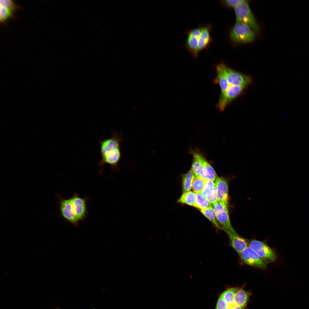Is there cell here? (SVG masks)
I'll return each instance as SVG.
<instances>
[{
	"mask_svg": "<svg viewBox=\"0 0 309 309\" xmlns=\"http://www.w3.org/2000/svg\"><path fill=\"white\" fill-rule=\"evenodd\" d=\"M123 140L122 133L114 131L110 137L98 140L101 157L97 164L100 169L99 173L102 172L104 166L106 164L110 166L113 171H119L118 165L122 156L120 147Z\"/></svg>",
	"mask_w": 309,
	"mask_h": 309,
	"instance_id": "obj_1",
	"label": "cell"
},
{
	"mask_svg": "<svg viewBox=\"0 0 309 309\" xmlns=\"http://www.w3.org/2000/svg\"><path fill=\"white\" fill-rule=\"evenodd\" d=\"M248 0L241 3L234 8L236 22L244 23L255 33H258L260 27L248 4Z\"/></svg>",
	"mask_w": 309,
	"mask_h": 309,
	"instance_id": "obj_2",
	"label": "cell"
},
{
	"mask_svg": "<svg viewBox=\"0 0 309 309\" xmlns=\"http://www.w3.org/2000/svg\"><path fill=\"white\" fill-rule=\"evenodd\" d=\"M229 37L232 41L235 43H249L255 39V33L247 25L236 22L230 31Z\"/></svg>",
	"mask_w": 309,
	"mask_h": 309,
	"instance_id": "obj_3",
	"label": "cell"
},
{
	"mask_svg": "<svg viewBox=\"0 0 309 309\" xmlns=\"http://www.w3.org/2000/svg\"><path fill=\"white\" fill-rule=\"evenodd\" d=\"M229 85L248 86L252 82L251 77L239 72L225 63H220Z\"/></svg>",
	"mask_w": 309,
	"mask_h": 309,
	"instance_id": "obj_4",
	"label": "cell"
},
{
	"mask_svg": "<svg viewBox=\"0 0 309 309\" xmlns=\"http://www.w3.org/2000/svg\"><path fill=\"white\" fill-rule=\"evenodd\" d=\"M247 87L229 85L224 94H220L216 108L220 111H224L232 101L245 93Z\"/></svg>",
	"mask_w": 309,
	"mask_h": 309,
	"instance_id": "obj_5",
	"label": "cell"
},
{
	"mask_svg": "<svg viewBox=\"0 0 309 309\" xmlns=\"http://www.w3.org/2000/svg\"><path fill=\"white\" fill-rule=\"evenodd\" d=\"M248 246L255 251L267 263L273 262L277 259L275 251L265 243L254 239L247 240Z\"/></svg>",
	"mask_w": 309,
	"mask_h": 309,
	"instance_id": "obj_6",
	"label": "cell"
},
{
	"mask_svg": "<svg viewBox=\"0 0 309 309\" xmlns=\"http://www.w3.org/2000/svg\"><path fill=\"white\" fill-rule=\"evenodd\" d=\"M56 195L58 203L60 215L71 224L78 226L79 222L73 210L70 198L64 199L59 194Z\"/></svg>",
	"mask_w": 309,
	"mask_h": 309,
	"instance_id": "obj_7",
	"label": "cell"
},
{
	"mask_svg": "<svg viewBox=\"0 0 309 309\" xmlns=\"http://www.w3.org/2000/svg\"><path fill=\"white\" fill-rule=\"evenodd\" d=\"M218 222L221 225V229L227 230L237 233L233 227L230 222L228 210V206L223 204L218 201L212 205Z\"/></svg>",
	"mask_w": 309,
	"mask_h": 309,
	"instance_id": "obj_8",
	"label": "cell"
},
{
	"mask_svg": "<svg viewBox=\"0 0 309 309\" xmlns=\"http://www.w3.org/2000/svg\"><path fill=\"white\" fill-rule=\"evenodd\" d=\"M239 255L241 261L247 265L262 269H265L267 267V263L249 246Z\"/></svg>",
	"mask_w": 309,
	"mask_h": 309,
	"instance_id": "obj_9",
	"label": "cell"
},
{
	"mask_svg": "<svg viewBox=\"0 0 309 309\" xmlns=\"http://www.w3.org/2000/svg\"><path fill=\"white\" fill-rule=\"evenodd\" d=\"M72 201L74 211L77 220L79 222L84 221L87 217V197L82 198L75 193L70 197Z\"/></svg>",
	"mask_w": 309,
	"mask_h": 309,
	"instance_id": "obj_10",
	"label": "cell"
},
{
	"mask_svg": "<svg viewBox=\"0 0 309 309\" xmlns=\"http://www.w3.org/2000/svg\"><path fill=\"white\" fill-rule=\"evenodd\" d=\"M201 26L189 30L187 32V38L185 47L193 57L197 58L199 53L198 49V43L201 33Z\"/></svg>",
	"mask_w": 309,
	"mask_h": 309,
	"instance_id": "obj_11",
	"label": "cell"
},
{
	"mask_svg": "<svg viewBox=\"0 0 309 309\" xmlns=\"http://www.w3.org/2000/svg\"><path fill=\"white\" fill-rule=\"evenodd\" d=\"M214 182L217 191L218 201L228 206L229 199L228 187L226 179L218 177Z\"/></svg>",
	"mask_w": 309,
	"mask_h": 309,
	"instance_id": "obj_12",
	"label": "cell"
},
{
	"mask_svg": "<svg viewBox=\"0 0 309 309\" xmlns=\"http://www.w3.org/2000/svg\"><path fill=\"white\" fill-rule=\"evenodd\" d=\"M201 33L198 43V49L199 53L207 49L213 41L211 35L212 25L211 24H208L201 26Z\"/></svg>",
	"mask_w": 309,
	"mask_h": 309,
	"instance_id": "obj_13",
	"label": "cell"
},
{
	"mask_svg": "<svg viewBox=\"0 0 309 309\" xmlns=\"http://www.w3.org/2000/svg\"><path fill=\"white\" fill-rule=\"evenodd\" d=\"M225 231L228 235L231 245L239 255L248 247L247 240L237 233H234L227 230Z\"/></svg>",
	"mask_w": 309,
	"mask_h": 309,
	"instance_id": "obj_14",
	"label": "cell"
},
{
	"mask_svg": "<svg viewBox=\"0 0 309 309\" xmlns=\"http://www.w3.org/2000/svg\"><path fill=\"white\" fill-rule=\"evenodd\" d=\"M192 153L193 158L191 170L195 176L203 178L204 163L206 159L198 153L193 152Z\"/></svg>",
	"mask_w": 309,
	"mask_h": 309,
	"instance_id": "obj_15",
	"label": "cell"
},
{
	"mask_svg": "<svg viewBox=\"0 0 309 309\" xmlns=\"http://www.w3.org/2000/svg\"><path fill=\"white\" fill-rule=\"evenodd\" d=\"M215 69L217 75L213 82L219 85L221 90L220 94H222L226 91L229 85L220 63L216 65Z\"/></svg>",
	"mask_w": 309,
	"mask_h": 309,
	"instance_id": "obj_16",
	"label": "cell"
},
{
	"mask_svg": "<svg viewBox=\"0 0 309 309\" xmlns=\"http://www.w3.org/2000/svg\"><path fill=\"white\" fill-rule=\"evenodd\" d=\"M250 293L240 288L235 294L234 305L236 306H246L249 301Z\"/></svg>",
	"mask_w": 309,
	"mask_h": 309,
	"instance_id": "obj_17",
	"label": "cell"
},
{
	"mask_svg": "<svg viewBox=\"0 0 309 309\" xmlns=\"http://www.w3.org/2000/svg\"><path fill=\"white\" fill-rule=\"evenodd\" d=\"M239 287H231L226 289L221 295L227 304L230 308L235 306L234 299L235 294L239 289Z\"/></svg>",
	"mask_w": 309,
	"mask_h": 309,
	"instance_id": "obj_18",
	"label": "cell"
},
{
	"mask_svg": "<svg viewBox=\"0 0 309 309\" xmlns=\"http://www.w3.org/2000/svg\"><path fill=\"white\" fill-rule=\"evenodd\" d=\"M196 199V193L192 191L183 193L177 200L178 203L194 206Z\"/></svg>",
	"mask_w": 309,
	"mask_h": 309,
	"instance_id": "obj_19",
	"label": "cell"
},
{
	"mask_svg": "<svg viewBox=\"0 0 309 309\" xmlns=\"http://www.w3.org/2000/svg\"><path fill=\"white\" fill-rule=\"evenodd\" d=\"M201 212L216 227L220 229L221 228L217 222L216 214L212 206L203 209H200Z\"/></svg>",
	"mask_w": 309,
	"mask_h": 309,
	"instance_id": "obj_20",
	"label": "cell"
},
{
	"mask_svg": "<svg viewBox=\"0 0 309 309\" xmlns=\"http://www.w3.org/2000/svg\"><path fill=\"white\" fill-rule=\"evenodd\" d=\"M194 175L191 170H189L182 176V190L183 193L189 191L191 188V185Z\"/></svg>",
	"mask_w": 309,
	"mask_h": 309,
	"instance_id": "obj_21",
	"label": "cell"
},
{
	"mask_svg": "<svg viewBox=\"0 0 309 309\" xmlns=\"http://www.w3.org/2000/svg\"><path fill=\"white\" fill-rule=\"evenodd\" d=\"M205 179L194 175L191 185V189L193 191L196 193H201L205 187Z\"/></svg>",
	"mask_w": 309,
	"mask_h": 309,
	"instance_id": "obj_22",
	"label": "cell"
},
{
	"mask_svg": "<svg viewBox=\"0 0 309 309\" xmlns=\"http://www.w3.org/2000/svg\"><path fill=\"white\" fill-rule=\"evenodd\" d=\"M14 13L7 8L0 4V21L3 24H5L9 20L14 18Z\"/></svg>",
	"mask_w": 309,
	"mask_h": 309,
	"instance_id": "obj_23",
	"label": "cell"
},
{
	"mask_svg": "<svg viewBox=\"0 0 309 309\" xmlns=\"http://www.w3.org/2000/svg\"><path fill=\"white\" fill-rule=\"evenodd\" d=\"M218 177L213 167L206 159L204 165L203 178L215 181Z\"/></svg>",
	"mask_w": 309,
	"mask_h": 309,
	"instance_id": "obj_24",
	"label": "cell"
},
{
	"mask_svg": "<svg viewBox=\"0 0 309 309\" xmlns=\"http://www.w3.org/2000/svg\"><path fill=\"white\" fill-rule=\"evenodd\" d=\"M196 201L194 207L200 210L204 209L212 206L206 197L200 193H196Z\"/></svg>",
	"mask_w": 309,
	"mask_h": 309,
	"instance_id": "obj_25",
	"label": "cell"
},
{
	"mask_svg": "<svg viewBox=\"0 0 309 309\" xmlns=\"http://www.w3.org/2000/svg\"><path fill=\"white\" fill-rule=\"evenodd\" d=\"M0 4L7 8L14 13L21 9V6L13 0H1Z\"/></svg>",
	"mask_w": 309,
	"mask_h": 309,
	"instance_id": "obj_26",
	"label": "cell"
},
{
	"mask_svg": "<svg viewBox=\"0 0 309 309\" xmlns=\"http://www.w3.org/2000/svg\"><path fill=\"white\" fill-rule=\"evenodd\" d=\"M215 185V182L209 179H206L205 187L200 193L205 197H206L212 191Z\"/></svg>",
	"mask_w": 309,
	"mask_h": 309,
	"instance_id": "obj_27",
	"label": "cell"
},
{
	"mask_svg": "<svg viewBox=\"0 0 309 309\" xmlns=\"http://www.w3.org/2000/svg\"><path fill=\"white\" fill-rule=\"evenodd\" d=\"M246 1V0H225L221 1V3L222 5L227 7L234 8L240 3Z\"/></svg>",
	"mask_w": 309,
	"mask_h": 309,
	"instance_id": "obj_28",
	"label": "cell"
},
{
	"mask_svg": "<svg viewBox=\"0 0 309 309\" xmlns=\"http://www.w3.org/2000/svg\"><path fill=\"white\" fill-rule=\"evenodd\" d=\"M211 204H213L218 201L217 194L215 185L210 194L206 197Z\"/></svg>",
	"mask_w": 309,
	"mask_h": 309,
	"instance_id": "obj_29",
	"label": "cell"
},
{
	"mask_svg": "<svg viewBox=\"0 0 309 309\" xmlns=\"http://www.w3.org/2000/svg\"><path fill=\"white\" fill-rule=\"evenodd\" d=\"M230 307L227 304L221 295L219 297L215 309H229Z\"/></svg>",
	"mask_w": 309,
	"mask_h": 309,
	"instance_id": "obj_30",
	"label": "cell"
},
{
	"mask_svg": "<svg viewBox=\"0 0 309 309\" xmlns=\"http://www.w3.org/2000/svg\"><path fill=\"white\" fill-rule=\"evenodd\" d=\"M229 309H246V306H234L230 308Z\"/></svg>",
	"mask_w": 309,
	"mask_h": 309,
	"instance_id": "obj_31",
	"label": "cell"
}]
</instances>
